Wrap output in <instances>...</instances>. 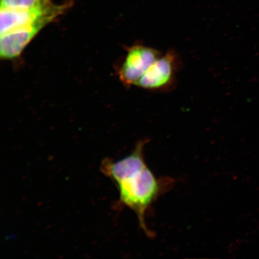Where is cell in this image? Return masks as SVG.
Segmentation results:
<instances>
[{"instance_id": "obj_5", "label": "cell", "mask_w": 259, "mask_h": 259, "mask_svg": "<svg viewBox=\"0 0 259 259\" xmlns=\"http://www.w3.org/2000/svg\"><path fill=\"white\" fill-rule=\"evenodd\" d=\"M51 0H2L1 8L10 9H32L47 4Z\"/></svg>"}, {"instance_id": "obj_4", "label": "cell", "mask_w": 259, "mask_h": 259, "mask_svg": "<svg viewBox=\"0 0 259 259\" xmlns=\"http://www.w3.org/2000/svg\"><path fill=\"white\" fill-rule=\"evenodd\" d=\"M159 51L142 44L128 48L124 61L119 70V77L125 86L135 85L157 58Z\"/></svg>"}, {"instance_id": "obj_1", "label": "cell", "mask_w": 259, "mask_h": 259, "mask_svg": "<svg viewBox=\"0 0 259 259\" xmlns=\"http://www.w3.org/2000/svg\"><path fill=\"white\" fill-rule=\"evenodd\" d=\"M145 141L139 142L132 153L121 160L114 161L105 158L100 170L117 187L119 208L125 206L134 210L141 228L151 237L153 233L148 228L146 217L158 197L174 183L171 178L154 176L145 161Z\"/></svg>"}, {"instance_id": "obj_3", "label": "cell", "mask_w": 259, "mask_h": 259, "mask_svg": "<svg viewBox=\"0 0 259 259\" xmlns=\"http://www.w3.org/2000/svg\"><path fill=\"white\" fill-rule=\"evenodd\" d=\"M180 57L174 50L161 55L151 65L135 86L150 92H167L176 83Z\"/></svg>"}, {"instance_id": "obj_2", "label": "cell", "mask_w": 259, "mask_h": 259, "mask_svg": "<svg viewBox=\"0 0 259 259\" xmlns=\"http://www.w3.org/2000/svg\"><path fill=\"white\" fill-rule=\"evenodd\" d=\"M68 5H54L50 1L40 7L28 9L1 8L0 34L17 29L37 28L41 30L45 26L63 14Z\"/></svg>"}]
</instances>
